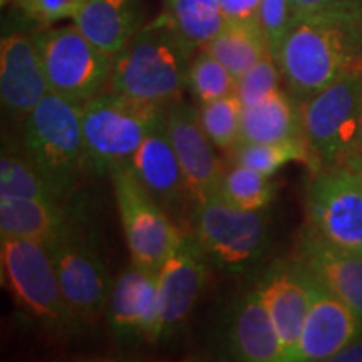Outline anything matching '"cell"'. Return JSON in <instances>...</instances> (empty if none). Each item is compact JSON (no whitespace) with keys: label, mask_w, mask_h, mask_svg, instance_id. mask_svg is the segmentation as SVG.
I'll return each instance as SVG.
<instances>
[{"label":"cell","mask_w":362,"mask_h":362,"mask_svg":"<svg viewBox=\"0 0 362 362\" xmlns=\"http://www.w3.org/2000/svg\"><path fill=\"white\" fill-rule=\"evenodd\" d=\"M0 257L7 288L22 309L54 327L78 322L62 293L51 253L42 242L2 238Z\"/></svg>","instance_id":"8"},{"label":"cell","mask_w":362,"mask_h":362,"mask_svg":"<svg viewBox=\"0 0 362 362\" xmlns=\"http://www.w3.org/2000/svg\"><path fill=\"white\" fill-rule=\"evenodd\" d=\"M275 187L270 176L260 171L235 165L221 181L220 197L230 205L248 211H260L274 198Z\"/></svg>","instance_id":"29"},{"label":"cell","mask_w":362,"mask_h":362,"mask_svg":"<svg viewBox=\"0 0 362 362\" xmlns=\"http://www.w3.org/2000/svg\"><path fill=\"white\" fill-rule=\"evenodd\" d=\"M51 93L34 37L11 34L0 45V98L11 116L25 117Z\"/></svg>","instance_id":"17"},{"label":"cell","mask_w":362,"mask_h":362,"mask_svg":"<svg viewBox=\"0 0 362 362\" xmlns=\"http://www.w3.org/2000/svg\"><path fill=\"white\" fill-rule=\"evenodd\" d=\"M83 104L49 93L24 123V153L64 203L86 171Z\"/></svg>","instance_id":"3"},{"label":"cell","mask_w":362,"mask_h":362,"mask_svg":"<svg viewBox=\"0 0 362 362\" xmlns=\"http://www.w3.org/2000/svg\"><path fill=\"white\" fill-rule=\"evenodd\" d=\"M189 221L205 255L226 270H245L264 253L267 228L260 211L242 210L215 197L193 202Z\"/></svg>","instance_id":"9"},{"label":"cell","mask_w":362,"mask_h":362,"mask_svg":"<svg viewBox=\"0 0 362 362\" xmlns=\"http://www.w3.org/2000/svg\"><path fill=\"white\" fill-rule=\"evenodd\" d=\"M45 247L51 253L62 293L76 320H96L107 309L115 285L96 248L72 223Z\"/></svg>","instance_id":"10"},{"label":"cell","mask_w":362,"mask_h":362,"mask_svg":"<svg viewBox=\"0 0 362 362\" xmlns=\"http://www.w3.org/2000/svg\"><path fill=\"white\" fill-rule=\"evenodd\" d=\"M304 138L302 112L284 90H275L264 101L243 106L240 143H282Z\"/></svg>","instance_id":"23"},{"label":"cell","mask_w":362,"mask_h":362,"mask_svg":"<svg viewBox=\"0 0 362 362\" xmlns=\"http://www.w3.org/2000/svg\"><path fill=\"white\" fill-rule=\"evenodd\" d=\"M161 19L189 51H200L223 29L220 0H165Z\"/></svg>","instance_id":"25"},{"label":"cell","mask_w":362,"mask_h":362,"mask_svg":"<svg viewBox=\"0 0 362 362\" xmlns=\"http://www.w3.org/2000/svg\"><path fill=\"white\" fill-rule=\"evenodd\" d=\"M332 361H344V362H362V341H356L349 344L346 349H342Z\"/></svg>","instance_id":"36"},{"label":"cell","mask_w":362,"mask_h":362,"mask_svg":"<svg viewBox=\"0 0 362 362\" xmlns=\"http://www.w3.org/2000/svg\"><path fill=\"white\" fill-rule=\"evenodd\" d=\"M357 151L362 153V117H361V131H359V141H357Z\"/></svg>","instance_id":"38"},{"label":"cell","mask_w":362,"mask_h":362,"mask_svg":"<svg viewBox=\"0 0 362 362\" xmlns=\"http://www.w3.org/2000/svg\"><path fill=\"white\" fill-rule=\"evenodd\" d=\"M314 279L298 262L274 265L255 288L274 320L282 361H293L312 302Z\"/></svg>","instance_id":"14"},{"label":"cell","mask_w":362,"mask_h":362,"mask_svg":"<svg viewBox=\"0 0 362 362\" xmlns=\"http://www.w3.org/2000/svg\"><path fill=\"white\" fill-rule=\"evenodd\" d=\"M193 51L158 17L141 27L115 56L110 89L138 101L168 107L187 88Z\"/></svg>","instance_id":"2"},{"label":"cell","mask_w":362,"mask_h":362,"mask_svg":"<svg viewBox=\"0 0 362 362\" xmlns=\"http://www.w3.org/2000/svg\"><path fill=\"white\" fill-rule=\"evenodd\" d=\"M314 232L362 255V178L347 165L315 176L309 192Z\"/></svg>","instance_id":"11"},{"label":"cell","mask_w":362,"mask_h":362,"mask_svg":"<svg viewBox=\"0 0 362 362\" xmlns=\"http://www.w3.org/2000/svg\"><path fill=\"white\" fill-rule=\"evenodd\" d=\"M166 107L138 101L116 90H104L83 103V136L88 171L111 173L129 163Z\"/></svg>","instance_id":"4"},{"label":"cell","mask_w":362,"mask_h":362,"mask_svg":"<svg viewBox=\"0 0 362 362\" xmlns=\"http://www.w3.org/2000/svg\"><path fill=\"white\" fill-rule=\"evenodd\" d=\"M165 115L192 202L220 197L225 173L214 151L215 144L202 128L198 112L188 104L176 101L166 107Z\"/></svg>","instance_id":"13"},{"label":"cell","mask_w":362,"mask_h":362,"mask_svg":"<svg viewBox=\"0 0 362 362\" xmlns=\"http://www.w3.org/2000/svg\"><path fill=\"white\" fill-rule=\"evenodd\" d=\"M187 88L203 104L233 94L237 79L210 52L200 49L189 62Z\"/></svg>","instance_id":"30"},{"label":"cell","mask_w":362,"mask_h":362,"mask_svg":"<svg viewBox=\"0 0 362 362\" xmlns=\"http://www.w3.org/2000/svg\"><path fill=\"white\" fill-rule=\"evenodd\" d=\"M17 7L30 19L51 24L62 19H72L84 0H13Z\"/></svg>","instance_id":"33"},{"label":"cell","mask_w":362,"mask_h":362,"mask_svg":"<svg viewBox=\"0 0 362 362\" xmlns=\"http://www.w3.org/2000/svg\"><path fill=\"white\" fill-rule=\"evenodd\" d=\"M243 103L237 93L216 101L203 103L198 117L208 139L223 151H232L242 136Z\"/></svg>","instance_id":"28"},{"label":"cell","mask_w":362,"mask_h":362,"mask_svg":"<svg viewBox=\"0 0 362 362\" xmlns=\"http://www.w3.org/2000/svg\"><path fill=\"white\" fill-rule=\"evenodd\" d=\"M341 0H291L292 19L329 11V8L341 6Z\"/></svg>","instance_id":"35"},{"label":"cell","mask_w":362,"mask_h":362,"mask_svg":"<svg viewBox=\"0 0 362 362\" xmlns=\"http://www.w3.org/2000/svg\"><path fill=\"white\" fill-rule=\"evenodd\" d=\"M357 16L346 4L292 19L275 59L297 98L309 99L362 62Z\"/></svg>","instance_id":"1"},{"label":"cell","mask_w":362,"mask_h":362,"mask_svg":"<svg viewBox=\"0 0 362 362\" xmlns=\"http://www.w3.org/2000/svg\"><path fill=\"white\" fill-rule=\"evenodd\" d=\"M0 197H27L61 203L51 185L25 153H4L0 158Z\"/></svg>","instance_id":"27"},{"label":"cell","mask_w":362,"mask_h":362,"mask_svg":"<svg viewBox=\"0 0 362 362\" xmlns=\"http://www.w3.org/2000/svg\"><path fill=\"white\" fill-rule=\"evenodd\" d=\"M304 138L317 161H342L357 151L362 117V66L305 99Z\"/></svg>","instance_id":"7"},{"label":"cell","mask_w":362,"mask_h":362,"mask_svg":"<svg viewBox=\"0 0 362 362\" xmlns=\"http://www.w3.org/2000/svg\"><path fill=\"white\" fill-rule=\"evenodd\" d=\"M74 25L110 56H117L141 29V17L131 0H84Z\"/></svg>","instance_id":"20"},{"label":"cell","mask_w":362,"mask_h":362,"mask_svg":"<svg viewBox=\"0 0 362 362\" xmlns=\"http://www.w3.org/2000/svg\"><path fill=\"white\" fill-rule=\"evenodd\" d=\"M341 163H344V165H347L349 168L354 170L356 173L362 178V153L361 151L351 153V155H347Z\"/></svg>","instance_id":"37"},{"label":"cell","mask_w":362,"mask_h":362,"mask_svg":"<svg viewBox=\"0 0 362 362\" xmlns=\"http://www.w3.org/2000/svg\"><path fill=\"white\" fill-rule=\"evenodd\" d=\"M228 155L235 165L253 168L267 176L277 173L292 161H302L310 166L319 165L305 138L282 143H238Z\"/></svg>","instance_id":"26"},{"label":"cell","mask_w":362,"mask_h":362,"mask_svg":"<svg viewBox=\"0 0 362 362\" xmlns=\"http://www.w3.org/2000/svg\"><path fill=\"white\" fill-rule=\"evenodd\" d=\"M259 24L275 57L292 24L291 0H260Z\"/></svg>","instance_id":"32"},{"label":"cell","mask_w":362,"mask_h":362,"mask_svg":"<svg viewBox=\"0 0 362 362\" xmlns=\"http://www.w3.org/2000/svg\"><path fill=\"white\" fill-rule=\"evenodd\" d=\"M71 223L61 203L27 197H0L2 238H29L47 245Z\"/></svg>","instance_id":"22"},{"label":"cell","mask_w":362,"mask_h":362,"mask_svg":"<svg viewBox=\"0 0 362 362\" xmlns=\"http://www.w3.org/2000/svg\"><path fill=\"white\" fill-rule=\"evenodd\" d=\"M51 93L83 104L110 88L115 57L99 49L76 25L34 35Z\"/></svg>","instance_id":"5"},{"label":"cell","mask_w":362,"mask_h":362,"mask_svg":"<svg viewBox=\"0 0 362 362\" xmlns=\"http://www.w3.org/2000/svg\"><path fill=\"white\" fill-rule=\"evenodd\" d=\"M226 22H259L260 0H220Z\"/></svg>","instance_id":"34"},{"label":"cell","mask_w":362,"mask_h":362,"mask_svg":"<svg viewBox=\"0 0 362 362\" xmlns=\"http://www.w3.org/2000/svg\"><path fill=\"white\" fill-rule=\"evenodd\" d=\"M208 257L192 233H183L173 253L158 272L160 319L155 342L170 337L192 314L206 284Z\"/></svg>","instance_id":"12"},{"label":"cell","mask_w":362,"mask_h":362,"mask_svg":"<svg viewBox=\"0 0 362 362\" xmlns=\"http://www.w3.org/2000/svg\"><path fill=\"white\" fill-rule=\"evenodd\" d=\"M131 168L158 203L170 214L185 206L189 197L180 160L171 143L166 115L149 131L129 161Z\"/></svg>","instance_id":"18"},{"label":"cell","mask_w":362,"mask_h":362,"mask_svg":"<svg viewBox=\"0 0 362 362\" xmlns=\"http://www.w3.org/2000/svg\"><path fill=\"white\" fill-rule=\"evenodd\" d=\"M297 262L362 320V255L334 245L319 233L302 238Z\"/></svg>","instance_id":"19"},{"label":"cell","mask_w":362,"mask_h":362,"mask_svg":"<svg viewBox=\"0 0 362 362\" xmlns=\"http://www.w3.org/2000/svg\"><path fill=\"white\" fill-rule=\"evenodd\" d=\"M280 67L277 64V59L272 54L265 56L262 61L257 62L252 69H248L242 78L237 79V96L243 106H252L264 101L272 93L279 90L280 81Z\"/></svg>","instance_id":"31"},{"label":"cell","mask_w":362,"mask_h":362,"mask_svg":"<svg viewBox=\"0 0 362 362\" xmlns=\"http://www.w3.org/2000/svg\"><path fill=\"white\" fill-rule=\"evenodd\" d=\"M361 334L362 320L356 312L314 279L310 309L293 361H332Z\"/></svg>","instance_id":"15"},{"label":"cell","mask_w":362,"mask_h":362,"mask_svg":"<svg viewBox=\"0 0 362 362\" xmlns=\"http://www.w3.org/2000/svg\"><path fill=\"white\" fill-rule=\"evenodd\" d=\"M115 200L134 265L160 272L183 232L155 197L144 188L129 163L111 171Z\"/></svg>","instance_id":"6"},{"label":"cell","mask_w":362,"mask_h":362,"mask_svg":"<svg viewBox=\"0 0 362 362\" xmlns=\"http://www.w3.org/2000/svg\"><path fill=\"white\" fill-rule=\"evenodd\" d=\"M203 49L221 62L235 79L242 78L257 62L272 54L259 22H226Z\"/></svg>","instance_id":"24"},{"label":"cell","mask_w":362,"mask_h":362,"mask_svg":"<svg viewBox=\"0 0 362 362\" xmlns=\"http://www.w3.org/2000/svg\"><path fill=\"white\" fill-rule=\"evenodd\" d=\"M158 319V272L133 264L112 285L107 304V322L112 332L123 341L146 337L155 342Z\"/></svg>","instance_id":"16"},{"label":"cell","mask_w":362,"mask_h":362,"mask_svg":"<svg viewBox=\"0 0 362 362\" xmlns=\"http://www.w3.org/2000/svg\"><path fill=\"white\" fill-rule=\"evenodd\" d=\"M228 341L233 354L242 361H282L279 334L257 291L250 292L238 302L230 324Z\"/></svg>","instance_id":"21"}]
</instances>
